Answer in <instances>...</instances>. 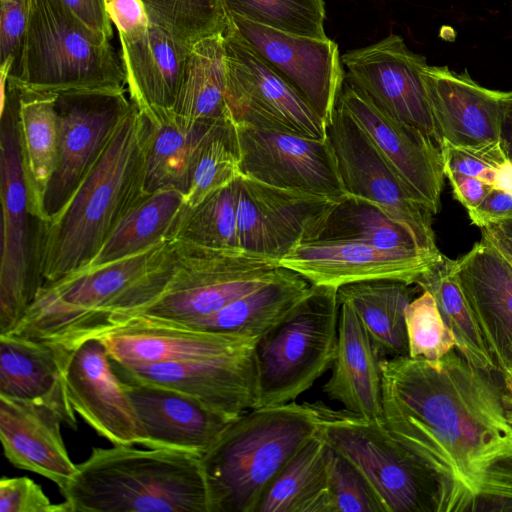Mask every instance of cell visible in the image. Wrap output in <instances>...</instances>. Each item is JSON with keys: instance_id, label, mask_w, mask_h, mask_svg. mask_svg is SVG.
Masks as SVG:
<instances>
[{"instance_id": "6da1fadb", "label": "cell", "mask_w": 512, "mask_h": 512, "mask_svg": "<svg viewBox=\"0 0 512 512\" xmlns=\"http://www.w3.org/2000/svg\"><path fill=\"white\" fill-rule=\"evenodd\" d=\"M390 434L432 478L436 512H512V425L498 379L454 347L437 361L384 358Z\"/></svg>"}, {"instance_id": "7a4b0ae2", "label": "cell", "mask_w": 512, "mask_h": 512, "mask_svg": "<svg viewBox=\"0 0 512 512\" xmlns=\"http://www.w3.org/2000/svg\"><path fill=\"white\" fill-rule=\"evenodd\" d=\"M174 264L171 242L165 240L135 255L45 283L9 333L70 354L154 302L166 289Z\"/></svg>"}, {"instance_id": "3957f363", "label": "cell", "mask_w": 512, "mask_h": 512, "mask_svg": "<svg viewBox=\"0 0 512 512\" xmlns=\"http://www.w3.org/2000/svg\"><path fill=\"white\" fill-rule=\"evenodd\" d=\"M146 138V119L132 102L98 162L59 215L46 224L44 284L87 268L121 221L148 195Z\"/></svg>"}, {"instance_id": "277c9868", "label": "cell", "mask_w": 512, "mask_h": 512, "mask_svg": "<svg viewBox=\"0 0 512 512\" xmlns=\"http://www.w3.org/2000/svg\"><path fill=\"white\" fill-rule=\"evenodd\" d=\"M61 493L69 512H209L200 456L171 449L93 448Z\"/></svg>"}, {"instance_id": "5b68a950", "label": "cell", "mask_w": 512, "mask_h": 512, "mask_svg": "<svg viewBox=\"0 0 512 512\" xmlns=\"http://www.w3.org/2000/svg\"><path fill=\"white\" fill-rule=\"evenodd\" d=\"M318 432L314 403L293 401L239 415L200 456L209 512H256L276 475Z\"/></svg>"}, {"instance_id": "8992f818", "label": "cell", "mask_w": 512, "mask_h": 512, "mask_svg": "<svg viewBox=\"0 0 512 512\" xmlns=\"http://www.w3.org/2000/svg\"><path fill=\"white\" fill-rule=\"evenodd\" d=\"M7 77L25 89L53 93L125 90L127 84L109 39L89 29L62 0H33L18 61Z\"/></svg>"}, {"instance_id": "52a82bcc", "label": "cell", "mask_w": 512, "mask_h": 512, "mask_svg": "<svg viewBox=\"0 0 512 512\" xmlns=\"http://www.w3.org/2000/svg\"><path fill=\"white\" fill-rule=\"evenodd\" d=\"M0 334L12 331L43 286L41 258L47 222L29 207L19 128L20 86L1 75Z\"/></svg>"}, {"instance_id": "ba28073f", "label": "cell", "mask_w": 512, "mask_h": 512, "mask_svg": "<svg viewBox=\"0 0 512 512\" xmlns=\"http://www.w3.org/2000/svg\"><path fill=\"white\" fill-rule=\"evenodd\" d=\"M338 288L312 285L308 294L255 344L257 407L295 401L334 361Z\"/></svg>"}, {"instance_id": "9c48e42d", "label": "cell", "mask_w": 512, "mask_h": 512, "mask_svg": "<svg viewBox=\"0 0 512 512\" xmlns=\"http://www.w3.org/2000/svg\"><path fill=\"white\" fill-rule=\"evenodd\" d=\"M170 242L175 259L172 277L164 292L135 316L185 325L270 282L280 268L273 258L242 250Z\"/></svg>"}, {"instance_id": "30bf717a", "label": "cell", "mask_w": 512, "mask_h": 512, "mask_svg": "<svg viewBox=\"0 0 512 512\" xmlns=\"http://www.w3.org/2000/svg\"><path fill=\"white\" fill-rule=\"evenodd\" d=\"M319 432L369 483L384 512H436L437 490L428 472L390 434L384 422L314 403Z\"/></svg>"}, {"instance_id": "8fae6325", "label": "cell", "mask_w": 512, "mask_h": 512, "mask_svg": "<svg viewBox=\"0 0 512 512\" xmlns=\"http://www.w3.org/2000/svg\"><path fill=\"white\" fill-rule=\"evenodd\" d=\"M226 104L235 124L326 139L327 124L229 23L223 32Z\"/></svg>"}, {"instance_id": "7c38bea8", "label": "cell", "mask_w": 512, "mask_h": 512, "mask_svg": "<svg viewBox=\"0 0 512 512\" xmlns=\"http://www.w3.org/2000/svg\"><path fill=\"white\" fill-rule=\"evenodd\" d=\"M132 102L125 90L57 93L58 160L43 199V219L59 215L98 162Z\"/></svg>"}, {"instance_id": "4fadbf2b", "label": "cell", "mask_w": 512, "mask_h": 512, "mask_svg": "<svg viewBox=\"0 0 512 512\" xmlns=\"http://www.w3.org/2000/svg\"><path fill=\"white\" fill-rule=\"evenodd\" d=\"M327 135L346 195L376 205L421 242L436 248L432 213L413 196L338 102L328 123Z\"/></svg>"}, {"instance_id": "5bb4252c", "label": "cell", "mask_w": 512, "mask_h": 512, "mask_svg": "<svg viewBox=\"0 0 512 512\" xmlns=\"http://www.w3.org/2000/svg\"><path fill=\"white\" fill-rule=\"evenodd\" d=\"M346 80L361 91L383 114L413 126L440 147L441 139L429 104L423 55L412 52L396 34L341 55Z\"/></svg>"}, {"instance_id": "9a60e30c", "label": "cell", "mask_w": 512, "mask_h": 512, "mask_svg": "<svg viewBox=\"0 0 512 512\" xmlns=\"http://www.w3.org/2000/svg\"><path fill=\"white\" fill-rule=\"evenodd\" d=\"M235 126L241 175L336 202L347 196L328 135L316 139L246 124Z\"/></svg>"}, {"instance_id": "2e32d148", "label": "cell", "mask_w": 512, "mask_h": 512, "mask_svg": "<svg viewBox=\"0 0 512 512\" xmlns=\"http://www.w3.org/2000/svg\"><path fill=\"white\" fill-rule=\"evenodd\" d=\"M336 201L241 175L237 206L243 251L279 260L314 241Z\"/></svg>"}, {"instance_id": "e0dca14e", "label": "cell", "mask_w": 512, "mask_h": 512, "mask_svg": "<svg viewBox=\"0 0 512 512\" xmlns=\"http://www.w3.org/2000/svg\"><path fill=\"white\" fill-rule=\"evenodd\" d=\"M242 39L317 112L328 126L345 81L337 44L289 34L228 14Z\"/></svg>"}, {"instance_id": "ac0fdd59", "label": "cell", "mask_w": 512, "mask_h": 512, "mask_svg": "<svg viewBox=\"0 0 512 512\" xmlns=\"http://www.w3.org/2000/svg\"><path fill=\"white\" fill-rule=\"evenodd\" d=\"M255 344L229 354L191 361L141 366H123L112 360L111 363L124 382L179 391L235 418L257 406Z\"/></svg>"}, {"instance_id": "d6986e66", "label": "cell", "mask_w": 512, "mask_h": 512, "mask_svg": "<svg viewBox=\"0 0 512 512\" xmlns=\"http://www.w3.org/2000/svg\"><path fill=\"white\" fill-rule=\"evenodd\" d=\"M441 256L440 251L386 249L349 241H310L282 257L279 265L318 286L339 288L374 279H393L411 285Z\"/></svg>"}, {"instance_id": "ffe728a7", "label": "cell", "mask_w": 512, "mask_h": 512, "mask_svg": "<svg viewBox=\"0 0 512 512\" xmlns=\"http://www.w3.org/2000/svg\"><path fill=\"white\" fill-rule=\"evenodd\" d=\"M337 102L362 128L413 196L436 214L445 176L438 144L420 129L383 114L346 79Z\"/></svg>"}, {"instance_id": "44dd1931", "label": "cell", "mask_w": 512, "mask_h": 512, "mask_svg": "<svg viewBox=\"0 0 512 512\" xmlns=\"http://www.w3.org/2000/svg\"><path fill=\"white\" fill-rule=\"evenodd\" d=\"M64 384L75 411L114 445L146 444V434L99 338L73 349L64 367Z\"/></svg>"}, {"instance_id": "7402d4cb", "label": "cell", "mask_w": 512, "mask_h": 512, "mask_svg": "<svg viewBox=\"0 0 512 512\" xmlns=\"http://www.w3.org/2000/svg\"><path fill=\"white\" fill-rule=\"evenodd\" d=\"M455 271L495 374L512 371V263L482 232Z\"/></svg>"}, {"instance_id": "603a6c76", "label": "cell", "mask_w": 512, "mask_h": 512, "mask_svg": "<svg viewBox=\"0 0 512 512\" xmlns=\"http://www.w3.org/2000/svg\"><path fill=\"white\" fill-rule=\"evenodd\" d=\"M423 79L441 139L458 147H480L500 141L502 120L512 92L485 88L467 72L427 65Z\"/></svg>"}, {"instance_id": "cb8c5ba5", "label": "cell", "mask_w": 512, "mask_h": 512, "mask_svg": "<svg viewBox=\"0 0 512 512\" xmlns=\"http://www.w3.org/2000/svg\"><path fill=\"white\" fill-rule=\"evenodd\" d=\"M146 434V447L204 454L237 417L169 388L124 382Z\"/></svg>"}, {"instance_id": "d4e9b609", "label": "cell", "mask_w": 512, "mask_h": 512, "mask_svg": "<svg viewBox=\"0 0 512 512\" xmlns=\"http://www.w3.org/2000/svg\"><path fill=\"white\" fill-rule=\"evenodd\" d=\"M64 415L45 402L0 396V440L5 457L15 467L39 474L63 490L75 465L61 435Z\"/></svg>"}, {"instance_id": "484cf974", "label": "cell", "mask_w": 512, "mask_h": 512, "mask_svg": "<svg viewBox=\"0 0 512 512\" xmlns=\"http://www.w3.org/2000/svg\"><path fill=\"white\" fill-rule=\"evenodd\" d=\"M99 339L112 361L123 366L183 362L241 350L257 341L232 335L197 331L135 316Z\"/></svg>"}, {"instance_id": "4316f807", "label": "cell", "mask_w": 512, "mask_h": 512, "mask_svg": "<svg viewBox=\"0 0 512 512\" xmlns=\"http://www.w3.org/2000/svg\"><path fill=\"white\" fill-rule=\"evenodd\" d=\"M339 303L336 353L323 392L356 415L384 422L383 357L352 305L347 301Z\"/></svg>"}, {"instance_id": "83f0119b", "label": "cell", "mask_w": 512, "mask_h": 512, "mask_svg": "<svg viewBox=\"0 0 512 512\" xmlns=\"http://www.w3.org/2000/svg\"><path fill=\"white\" fill-rule=\"evenodd\" d=\"M119 39L130 100L141 113L172 109L193 44L151 22L145 32Z\"/></svg>"}, {"instance_id": "f1b7e54d", "label": "cell", "mask_w": 512, "mask_h": 512, "mask_svg": "<svg viewBox=\"0 0 512 512\" xmlns=\"http://www.w3.org/2000/svg\"><path fill=\"white\" fill-rule=\"evenodd\" d=\"M69 356L43 342L1 334L0 396L48 403L64 415L69 427L76 428L75 411L63 376Z\"/></svg>"}, {"instance_id": "f546056e", "label": "cell", "mask_w": 512, "mask_h": 512, "mask_svg": "<svg viewBox=\"0 0 512 512\" xmlns=\"http://www.w3.org/2000/svg\"><path fill=\"white\" fill-rule=\"evenodd\" d=\"M141 114L147 122L146 194L174 188L186 195L199 148L221 123L231 117L190 120L174 113L172 109Z\"/></svg>"}, {"instance_id": "4dcf8cb0", "label": "cell", "mask_w": 512, "mask_h": 512, "mask_svg": "<svg viewBox=\"0 0 512 512\" xmlns=\"http://www.w3.org/2000/svg\"><path fill=\"white\" fill-rule=\"evenodd\" d=\"M298 273L280 266L275 278L217 312L185 325L189 329L259 339L280 322L310 291Z\"/></svg>"}, {"instance_id": "1f68e13d", "label": "cell", "mask_w": 512, "mask_h": 512, "mask_svg": "<svg viewBox=\"0 0 512 512\" xmlns=\"http://www.w3.org/2000/svg\"><path fill=\"white\" fill-rule=\"evenodd\" d=\"M20 88L19 128L29 207L44 221L43 199L58 160L57 93Z\"/></svg>"}, {"instance_id": "d6a6232c", "label": "cell", "mask_w": 512, "mask_h": 512, "mask_svg": "<svg viewBox=\"0 0 512 512\" xmlns=\"http://www.w3.org/2000/svg\"><path fill=\"white\" fill-rule=\"evenodd\" d=\"M412 291L403 281L374 279L339 287L338 299L352 305L384 359L409 354L405 311Z\"/></svg>"}, {"instance_id": "836d02e7", "label": "cell", "mask_w": 512, "mask_h": 512, "mask_svg": "<svg viewBox=\"0 0 512 512\" xmlns=\"http://www.w3.org/2000/svg\"><path fill=\"white\" fill-rule=\"evenodd\" d=\"M328 447L318 432L276 475L256 512H331Z\"/></svg>"}, {"instance_id": "e575fe53", "label": "cell", "mask_w": 512, "mask_h": 512, "mask_svg": "<svg viewBox=\"0 0 512 512\" xmlns=\"http://www.w3.org/2000/svg\"><path fill=\"white\" fill-rule=\"evenodd\" d=\"M225 90L224 37L217 34L193 44L172 111L190 120L231 117Z\"/></svg>"}, {"instance_id": "d590c367", "label": "cell", "mask_w": 512, "mask_h": 512, "mask_svg": "<svg viewBox=\"0 0 512 512\" xmlns=\"http://www.w3.org/2000/svg\"><path fill=\"white\" fill-rule=\"evenodd\" d=\"M184 200L185 195L174 188L148 194L121 221L87 268L109 264L169 240Z\"/></svg>"}, {"instance_id": "8d00e7d4", "label": "cell", "mask_w": 512, "mask_h": 512, "mask_svg": "<svg viewBox=\"0 0 512 512\" xmlns=\"http://www.w3.org/2000/svg\"><path fill=\"white\" fill-rule=\"evenodd\" d=\"M314 241H349L386 249L439 251L421 242L376 205L351 196L335 203Z\"/></svg>"}, {"instance_id": "74e56055", "label": "cell", "mask_w": 512, "mask_h": 512, "mask_svg": "<svg viewBox=\"0 0 512 512\" xmlns=\"http://www.w3.org/2000/svg\"><path fill=\"white\" fill-rule=\"evenodd\" d=\"M415 284L434 297L444 322L455 337V347L460 354L476 368L496 376L495 368L459 284L455 260L442 254Z\"/></svg>"}, {"instance_id": "f35d334b", "label": "cell", "mask_w": 512, "mask_h": 512, "mask_svg": "<svg viewBox=\"0 0 512 512\" xmlns=\"http://www.w3.org/2000/svg\"><path fill=\"white\" fill-rule=\"evenodd\" d=\"M239 177L199 205L182 208L169 240L219 250H242L237 224Z\"/></svg>"}, {"instance_id": "ab89813d", "label": "cell", "mask_w": 512, "mask_h": 512, "mask_svg": "<svg viewBox=\"0 0 512 512\" xmlns=\"http://www.w3.org/2000/svg\"><path fill=\"white\" fill-rule=\"evenodd\" d=\"M241 175L236 126L221 123L203 142L194 160L183 208L191 209Z\"/></svg>"}, {"instance_id": "60d3db41", "label": "cell", "mask_w": 512, "mask_h": 512, "mask_svg": "<svg viewBox=\"0 0 512 512\" xmlns=\"http://www.w3.org/2000/svg\"><path fill=\"white\" fill-rule=\"evenodd\" d=\"M227 14L315 39H327L323 0H223Z\"/></svg>"}, {"instance_id": "b9f144b4", "label": "cell", "mask_w": 512, "mask_h": 512, "mask_svg": "<svg viewBox=\"0 0 512 512\" xmlns=\"http://www.w3.org/2000/svg\"><path fill=\"white\" fill-rule=\"evenodd\" d=\"M149 21L174 37L194 44L223 34L228 14L223 0H141Z\"/></svg>"}, {"instance_id": "7bdbcfd3", "label": "cell", "mask_w": 512, "mask_h": 512, "mask_svg": "<svg viewBox=\"0 0 512 512\" xmlns=\"http://www.w3.org/2000/svg\"><path fill=\"white\" fill-rule=\"evenodd\" d=\"M409 356L437 361L456 345L432 294L423 290L405 311Z\"/></svg>"}, {"instance_id": "ee69618b", "label": "cell", "mask_w": 512, "mask_h": 512, "mask_svg": "<svg viewBox=\"0 0 512 512\" xmlns=\"http://www.w3.org/2000/svg\"><path fill=\"white\" fill-rule=\"evenodd\" d=\"M327 482L331 512H384L364 476L330 445Z\"/></svg>"}, {"instance_id": "f6af8a7d", "label": "cell", "mask_w": 512, "mask_h": 512, "mask_svg": "<svg viewBox=\"0 0 512 512\" xmlns=\"http://www.w3.org/2000/svg\"><path fill=\"white\" fill-rule=\"evenodd\" d=\"M440 150L444 175L447 172L464 174L491 187L498 168L508 159L500 141L480 147H458L444 143Z\"/></svg>"}, {"instance_id": "bcb514c9", "label": "cell", "mask_w": 512, "mask_h": 512, "mask_svg": "<svg viewBox=\"0 0 512 512\" xmlns=\"http://www.w3.org/2000/svg\"><path fill=\"white\" fill-rule=\"evenodd\" d=\"M0 74L15 67L28 26L33 0H0Z\"/></svg>"}, {"instance_id": "7dc6e473", "label": "cell", "mask_w": 512, "mask_h": 512, "mask_svg": "<svg viewBox=\"0 0 512 512\" xmlns=\"http://www.w3.org/2000/svg\"><path fill=\"white\" fill-rule=\"evenodd\" d=\"M0 512H69L66 502L54 504L29 477H2Z\"/></svg>"}, {"instance_id": "c3c4849f", "label": "cell", "mask_w": 512, "mask_h": 512, "mask_svg": "<svg viewBox=\"0 0 512 512\" xmlns=\"http://www.w3.org/2000/svg\"><path fill=\"white\" fill-rule=\"evenodd\" d=\"M106 11L119 35L135 36L146 31L150 21L141 0H105Z\"/></svg>"}, {"instance_id": "681fc988", "label": "cell", "mask_w": 512, "mask_h": 512, "mask_svg": "<svg viewBox=\"0 0 512 512\" xmlns=\"http://www.w3.org/2000/svg\"><path fill=\"white\" fill-rule=\"evenodd\" d=\"M472 224L482 228L512 221V193L491 188L484 200L468 211Z\"/></svg>"}, {"instance_id": "f907efd6", "label": "cell", "mask_w": 512, "mask_h": 512, "mask_svg": "<svg viewBox=\"0 0 512 512\" xmlns=\"http://www.w3.org/2000/svg\"><path fill=\"white\" fill-rule=\"evenodd\" d=\"M70 11L89 29L111 39L112 23L106 11L105 0H62Z\"/></svg>"}, {"instance_id": "816d5d0a", "label": "cell", "mask_w": 512, "mask_h": 512, "mask_svg": "<svg viewBox=\"0 0 512 512\" xmlns=\"http://www.w3.org/2000/svg\"><path fill=\"white\" fill-rule=\"evenodd\" d=\"M445 176L450 181L454 198L460 202L467 211L476 208L492 188L479 179L464 174L447 172Z\"/></svg>"}, {"instance_id": "f5cc1de1", "label": "cell", "mask_w": 512, "mask_h": 512, "mask_svg": "<svg viewBox=\"0 0 512 512\" xmlns=\"http://www.w3.org/2000/svg\"><path fill=\"white\" fill-rule=\"evenodd\" d=\"M500 142L507 157L512 160V96L506 103L502 120Z\"/></svg>"}, {"instance_id": "db71d44e", "label": "cell", "mask_w": 512, "mask_h": 512, "mask_svg": "<svg viewBox=\"0 0 512 512\" xmlns=\"http://www.w3.org/2000/svg\"><path fill=\"white\" fill-rule=\"evenodd\" d=\"M482 232L489 237L499 251L512 263V240L494 225L482 228Z\"/></svg>"}, {"instance_id": "11a10c76", "label": "cell", "mask_w": 512, "mask_h": 512, "mask_svg": "<svg viewBox=\"0 0 512 512\" xmlns=\"http://www.w3.org/2000/svg\"><path fill=\"white\" fill-rule=\"evenodd\" d=\"M497 379L503 408L509 423L512 425V371L497 376Z\"/></svg>"}, {"instance_id": "9f6ffc18", "label": "cell", "mask_w": 512, "mask_h": 512, "mask_svg": "<svg viewBox=\"0 0 512 512\" xmlns=\"http://www.w3.org/2000/svg\"><path fill=\"white\" fill-rule=\"evenodd\" d=\"M493 188L512 193V160L509 158L498 168Z\"/></svg>"}, {"instance_id": "6f0895ef", "label": "cell", "mask_w": 512, "mask_h": 512, "mask_svg": "<svg viewBox=\"0 0 512 512\" xmlns=\"http://www.w3.org/2000/svg\"><path fill=\"white\" fill-rule=\"evenodd\" d=\"M494 226L512 240V221L495 224Z\"/></svg>"}]
</instances>
